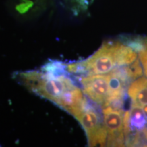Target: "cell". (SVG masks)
<instances>
[{
  "instance_id": "4",
  "label": "cell",
  "mask_w": 147,
  "mask_h": 147,
  "mask_svg": "<svg viewBox=\"0 0 147 147\" xmlns=\"http://www.w3.org/2000/svg\"><path fill=\"white\" fill-rule=\"evenodd\" d=\"M104 123L107 131V146H125V112L110 106L103 107Z\"/></svg>"
},
{
  "instance_id": "6",
  "label": "cell",
  "mask_w": 147,
  "mask_h": 147,
  "mask_svg": "<svg viewBox=\"0 0 147 147\" xmlns=\"http://www.w3.org/2000/svg\"><path fill=\"white\" fill-rule=\"evenodd\" d=\"M127 93L132 104L140 106L147 104V79L141 78L132 82Z\"/></svg>"
},
{
  "instance_id": "3",
  "label": "cell",
  "mask_w": 147,
  "mask_h": 147,
  "mask_svg": "<svg viewBox=\"0 0 147 147\" xmlns=\"http://www.w3.org/2000/svg\"><path fill=\"white\" fill-rule=\"evenodd\" d=\"M74 117L85 131L90 146H103L107 143L106 131L102 115L94 106L88 105Z\"/></svg>"
},
{
  "instance_id": "1",
  "label": "cell",
  "mask_w": 147,
  "mask_h": 147,
  "mask_svg": "<svg viewBox=\"0 0 147 147\" xmlns=\"http://www.w3.org/2000/svg\"><path fill=\"white\" fill-rule=\"evenodd\" d=\"M136 57V51L121 42H105L89 58L66 65V70L82 75L105 74L117 67L130 65Z\"/></svg>"
},
{
  "instance_id": "5",
  "label": "cell",
  "mask_w": 147,
  "mask_h": 147,
  "mask_svg": "<svg viewBox=\"0 0 147 147\" xmlns=\"http://www.w3.org/2000/svg\"><path fill=\"white\" fill-rule=\"evenodd\" d=\"M80 82L84 94L99 105L102 106L110 97L108 74L86 75L80 77Z\"/></svg>"
},
{
  "instance_id": "2",
  "label": "cell",
  "mask_w": 147,
  "mask_h": 147,
  "mask_svg": "<svg viewBox=\"0 0 147 147\" xmlns=\"http://www.w3.org/2000/svg\"><path fill=\"white\" fill-rule=\"evenodd\" d=\"M63 72L29 71L18 74V78L33 93L57 105L62 97L76 86Z\"/></svg>"
},
{
  "instance_id": "7",
  "label": "cell",
  "mask_w": 147,
  "mask_h": 147,
  "mask_svg": "<svg viewBox=\"0 0 147 147\" xmlns=\"http://www.w3.org/2000/svg\"><path fill=\"white\" fill-rule=\"evenodd\" d=\"M142 107V109L143 110V113H144L145 117H146L147 119V104H145V105H143L141 106Z\"/></svg>"
}]
</instances>
